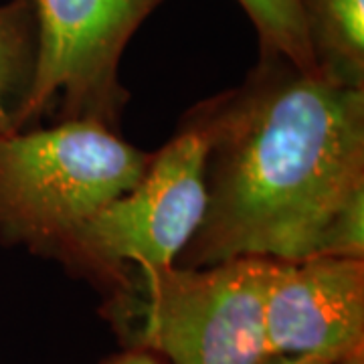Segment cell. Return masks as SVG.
I'll list each match as a JSON object with an SVG mask.
<instances>
[{"instance_id": "6da1fadb", "label": "cell", "mask_w": 364, "mask_h": 364, "mask_svg": "<svg viewBox=\"0 0 364 364\" xmlns=\"http://www.w3.org/2000/svg\"><path fill=\"white\" fill-rule=\"evenodd\" d=\"M205 215L178 257L364 259V90L261 51L239 90L195 107Z\"/></svg>"}, {"instance_id": "7a4b0ae2", "label": "cell", "mask_w": 364, "mask_h": 364, "mask_svg": "<svg viewBox=\"0 0 364 364\" xmlns=\"http://www.w3.org/2000/svg\"><path fill=\"white\" fill-rule=\"evenodd\" d=\"M267 257L207 267H142L112 296L107 318L130 348L166 364H267L263 304Z\"/></svg>"}, {"instance_id": "3957f363", "label": "cell", "mask_w": 364, "mask_h": 364, "mask_svg": "<svg viewBox=\"0 0 364 364\" xmlns=\"http://www.w3.org/2000/svg\"><path fill=\"white\" fill-rule=\"evenodd\" d=\"M152 154L93 119L0 136V239L49 255L107 203L126 195Z\"/></svg>"}, {"instance_id": "277c9868", "label": "cell", "mask_w": 364, "mask_h": 364, "mask_svg": "<svg viewBox=\"0 0 364 364\" xmlns=\"http://www.w3.org/2000/svg\"><path fill=\"white\" fill-rule=\"evenodd\" d=\"M207 130L193 109L181 132L126 195L107 203L53 249V257L109 286H130L142 267H170L205 215Z\"/></svg>"}, {"instance_id": "5b68a950", "label": "cell", "mask_w": 364, "mask_h": 364, "mask_svg": "<svg viewBox=\"0 0 364 364\" xmlns=\"http://www.w3.org/2000/svg\"><path fill=\"white\" fill-rule=\"evenodd\" d=\"M164 0H35L39 59L23 128L55 114L114 128L128 100L119 59L134 33Z\"/></svg>"}, {"instance_id": "8992f818", "label": "cell", "mask_w": 364, "mask_h": 364, "mask_svg": "<svg viewBox=\"0 0 364 364\" xmlns=\"http://www.w3.org/2000/svg\"><path fill=\"white\" fill-rule=\"evenodd\" d=\"M263 326L272 358L322 356L340 363L364 350V259H273Z\"/></svg>"}, {"instance_id": "52a82bcc", "label": "cell", "mask_w": 364, "mask_h": 364, "mask_svg": "<svg viewBox=\"0 0 364 364\" xmlns=\"http://www.w3.org/2000/svg\"><path fill=\"white\" fill-rule=\"evenodd\" d=\"M314 67L326 79L364 90V0H298Z\"/></svg>"}, {"instance_id": "ba28073f", "label": "cell", "mask_w": 364, "mask_h": 364, "mask_svg": "<svg viewBox=\"0 0 364 364\" xmlns=\"http://www.w3.org/2000/svg\"><path fill=\"white\" fill-rule=\"evenodd\" d=\"M39 59L35 0L0 4V136L23 128Z\"/></svg>"}, {"instance_id": "9c48e42d", "label": "cell", "mask_w": 364, "mask_h": 364, "mask_svg": "<svg viewBox=\"0 0 364 364\" xmlns=\"http://www.w3.org/2000/svg\"><path fill=\"white\" fill-rule=\"evenodd\" d=\"M257 31L261 51L286 57L299 69L316 71L298 0H237Z\"/></svg>"}, {"instance_id": "30bf717a", "label": "cell", "mask_w": 364, "mask_h": 364, "mask_svg": "<svg viewBox=\"0 0 364 364\" xmlns=\"http://www.w3.org/2000/svg\"><path fill=\"white\" fill-rule=\"evenodd\" d=\"M104 364H166L158 354L144 348H128L114 358L105 360Z\"/></svg>"}, {"instance_id": "8fae6325", "label": "cell", "mask_w": 364, "mask_h": 364, "mask_svg": "<svg viewBox=\"0 0 364 364\" xmlns=\"http://www.w3.org/2000/svg\"><path fill=\"white\" fill-rule=\"evenodd\" d=\"M267 364H336L330 358L322 356H279L277 360H269Z\"/></svg>"}, {"instance_id": "7c38bea8", "label": "cell", "mask_w": 364, "mask_h": 364, "mask_svg": "<svg viewBox=\"0 0 364 364\" xmlns=\"http://www.w3.org/2000/svg\"><path fill=\"white\" fill-rule=\"evenodd\" d=\"M336 364H364V350L352 352V354H348L346 358H342V360Z\"/></svg>"}]
</instances>
